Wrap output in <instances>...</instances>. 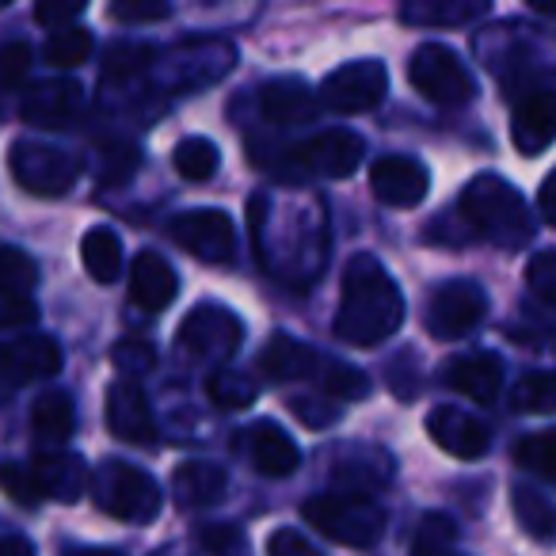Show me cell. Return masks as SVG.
I'll list each match as a JSON object with an SVG mask.
<instances>
[{
  "label": "cell",
  "instance_id": "cell-1",
  "mask_svg": "<svg viewBox=\"0 0 556 556\" xmlns=\"http://www.w3.org/2000/svg\"><path fill=\"white\" fill-rule=\"evenodd\" d=\"M404 325V294L374 255H351L343 267L336 336L351 348H378Z\"/></svg>",
  "mask_w": 556,
  "mask_h": 556
},
{
  "label": "cell",
  "instance_id": "cell-2",
  "mask_svg": "<svg viewBox=\"0 0 556 556\" xmlns=\"http://www.w3.org/2000/svg\"><path fill=\"white\" fill-rule=\"evenodd\" d=\"M462 214L472 222L477 237L492 240L500 248H522L530 244L533 237V222H530V210H526L522 194L507 184L503 176H472L462 191Z\"/></svg>",
  "mask_w": 556,
  "mask_h": 556
},
{
  "label": "cell",
  "instance_id": "cell-3",
  "mask_svg": "<svg viewBox=\"0 0 556 556\" xmlns=\"http://www.w3.org/2000/svg\"><path fill=\"white\" fill-rule=\"evenodd\" d=\"M302 515L317 533L348 548H374L386 533V510L370 495L340 492V488L305 500Z\"/></svg>",
  "mask_w": 556,
  "mask_h": 556
},
{
  "label": "cell",
  "instance_id": "cell-4",
  "mask_svg": "<svg viewBox=\"0 0 556 556\" xmlns=\"http://www.w3.org/2000/svg\"><path fill=\"white\" fill-rule=\"evenodd\" d=\"M88 492H92L96 507H100L103 515L118 518V522L146 526L161 515V488H156V480L149 477L146 469H138V465H130V462L108 457L100 469H92Z\"/></svg>",
  "mask_w": 556,
  "mask_h": 556
},
{
  "label": "cell",
  "instance_id": "cell-5",
  "mask_svg": "<svg viewBox=\"0 0 556 556\" xmlns=\"http://www.w3.org/2000/svg\"><path fill=\"white\" fill-rule=\"evenodd\" d=\"M408 80L424 100H431L434 108H462L477 96V80L465 70V62L442 42H427L412 54L408 62Z\"/></svg>",
  "mask_w": 556,
  "mask_h": 556
},
{
  "label": "cell",
  "instance_id": "cell-6",
  "mask_svg": "<svg viewBox=\"0 0 556 556\" xmlns=\"http://www.w3.org/2000/svg\"><path fill=\"white\" fill-rule=\"evenodd\" d=\"M9 168L12 179L39 199H62L80 179L77 156L58 146H47V141H16L9 153Z\"/></svg>",
  "mask_w": 556,
  "mask_h": 556
},
{
  "label": "cell",
  "instance_id": "cell-7",
  "mask_svg": "<svg viewBox=\"0 0 556 556\" xmlns=\"http://www.w3.org/2000/svg\"><path fill=\"white\" fill-rule=\"evenodd\" d=\"M366 156V141L355 130H320L302 146H290L282 153V164H294L305 176H328V179H348L358 172Z\"/></svg>",
  "mask_w": 556,
  "mask_h": 556
},
{
  "label": "cell",
  "instance_id": "cell-8",
  "mask_svg": "<svg viewBox=\"0 0 556 556\" xmlns=\"http://www.w3.org/2000/svg\"><path fill=\"white\" fill-rule=\"evenodd\" d=\"M389 92V70L374 58L363 62H348L336 73H328L320 85V103L336 115H363L374 111Z\"/></svg>",
  "mask_w": 556,
  "mask_h": 556
},
{
  "label": "cell",
  "instance_id": "cell-9",
  "mask_svg": "<svg viewBox=\"0 0 556 556\" xmlns=\"http://www.w3.org/2000/svg\"><path fill=\"white\" fill-rule=\"evenodd\" d=\"M488 313V294L469 282V278H457V282H442L439 290L427 302V332L434 340H462L472 328L484 320Z\"/></svg>",
  "mask_w": 556,
  "mask_h": 556
},
{
  "label": "cell",
  "instance_id": "cell-10",
  "mask_svg": "<svg viewBox=\"0 0 556 556\" xmlns=\"http://www.w3.org/2000/svg\"><path fill=\"white\" fill-rule=\"evenodd\" d=\"M232 62H237V54H232L229 42L191 39L164 58V73H168L172 92H194V88H206L214 80H222L232 70Z\"/></svg>",
  "mask_w": 556,
  "mask_h": 556
},
{
  "label": "cell",
  "instance_id": "cell-11",
  "mask_svg": "<svg viewBox=\"0 0 556 556\" xmlns=\"http://www.w3.org/2000/svg\"><path fill=\"white\" fill-rule=\"evenodd\" d=\"M240 336H244V328L225 305H194L184 317V325H179L176 340L187 355L222 363L240 348Z\"/></svg>",
  "mask_w": 556,
  "mask_h": 556
},
{
  "label": "cell",
  "instance_id": "cell-12",
  "mask_svg": "<svg viewBox=\"0 0 556 556\" xmlns=\"http://www.w3.org/2000/svg\"><path fill=\"white\" fill-rule=\"evenodd\" d=\"M172 240L202 263H229L237 252V229L225 210H187L172 217Z\"/></svg>",
  "mask_w": 556,
  "mask_h": 556
},
{
  "label": "cell",
  "instance_id": "cell-13",
  "mask_svg": "<svg viewBox=\"0 0 556 556\" xmlns=\"http://www.w3.org/2000/svg\"><path fill=\"white\" fill-rule=\"evenodd\" d=\"M370 187L386 206L412 210L427 199V191H431V172H427V164L416 161V156L389 153V156H378V161H374Z\"/></svg>",
  "mask_w": 556,
  "mask_h": 556
},
{
  "label": "cell",
  "instance_id": "cell-14",
  "mask_svg": "<svg viewBox=\"0 0 556 556\" xmlns=\"http://www.w3.org/2000/svg\"><path fill=\"white\" fill-rule=\"evenodd\" d=\"M80 108H85V88L70 77H54L27 88L20 115H24V123L39 126V130H62V126L77 123Z\"/></svg>",
  "mask_w": 556,
  "mask_h": 556
},
{
  "label": "cell",
  "instance_id": "cell-15",
  "mask_svg": "<svg viewBox=\"0 0 556 556\" xmlns=\"http://www.w3.org/2000/svg\"><path fill=\"white\" fill-rule=\"evenodd\" d=\"M427 434L434 439V446L446 450L457 462H480L488 454V446H492V431L472 412L450 408V404H442V408H434L427 416Z\"/></svg>",
  "mask_w": 556,
  "mask_h": 556
},
{
  "label": "cell",
  "instance_id": "cell-16",
  "mask_svg": "<svg viewBox=\"0 0 556 556\" xmlns=\"http://www.w3.org/2000/svg\"><path fill=\"white\" fill-rule=\"evenodd\" d=\"M31 477L39 484L42 500L54 503H77L88 492V484H92L85 457L73 454V450H47V454H39L31 462Z\"/></svg>",
  "mask_w": 556,
  "mask_h": 556
},
{
  "label": "cell",
  "instance_id": "cell-17",
  "mask_svg": "<svg viewBox=\"0 0 556 556\" xmlns=\"http://www.w3.org/2000/svg\"><path fill=\"white\" fill-rule=\"evenodd\" d=\"M108 427L115 439L134 442V446H149L156 439L153 408L138 381H115L108 389Z\"/></svg>",
  "mask_w": 556,
  "mask_h": 556
},
{
  "label": "cell",
  "instance_id": "cell-18",
  "mask_svg": "<svg viewBox=\"0 0 556 556\" xmlns=\"http://www.w3.org/2000/svg\"><path fill=\"white\" fill-rule=\"evenodd\" d=\"M510 141L522 156L545 153L556 141V88H538L515 108L510 118Z\"/></svg>",
  "mask_w": 556,
  "mask_h": 556
},
{
  "label": "cell",
  "instance_id": "cell-19",
  "mask_svg": "<svg viewBox=\"0 0 556 556\" xmlns=\"http://www.w3.org/2000/svg\"><path fill=\"white\" fill-rule=\"evenodd\" d=\"M0 363H4V374H9L12 386H27V381L54 378V374L62 370V348H58L50 336L27 332L4 343Z\"/></svg>",
  "mask_w": 556,
  "mask_h": 556
},
{
  "label": "cell",
  "instance_id": "cell-20",
  "mask_svg": "<svg viewBox=\"0 0 556 556\" xmlns=\"http://www.w3.org/2000/svg\"><path fill=\"white\" fill-rule=\"evenodd\" d=\"M260 111L275 126H305L317 118L320 100L313 88L298 77H275L260 88Z\"/></svg>",
  "mask_w": 556,
  "mask_h": 556
},
{
  "label": "cell",
  "instance_id": "cell-21",
  "mask_svg": "<svg viewBox=\"0 0 556 556\" xmlns=\"http://www.w3.org/2000/svg\"><path fill=\"white\" fill-rule=\"evenodd\" d=\"M179 294V275L156 252H141L130 263V298L149 313H164Z\"/></svg>",
  "mask_w": 556,
  "mask_h": 556
},
{
  "label": "cell",
  "instance_id": "cell-22",
  "mask_svg": "<svg viewBox=\"0 0 556 556\" xmlns=\"http://www.w3.org/2000/svg\"><path fill=\"white\" fill-rule=\"evenodd\" d=\"M442 381H446L450 389H457L462 396H469V401L492 404L503 389V363H500V355H488V351L450 358V363L442 366Z\"/></svg>",
  "mask_w": 556,
  "mask_h": 556
},
{
  "label": "cell",
  "instance_id": "cell-23",
  "mask_svg": "<svg viewBox=\"0 0 556 556\" xmlns=\"http://www.w3.org/2000/svg\"><path fill=\"white\" fill-rule=\"evenodd\" d=\"M332 477H336V484H340V492L370 495L389 484V477H393V457L378 446H351L332 462Z\"/></svg>",
  "mask_w": 556,
  "mask_h": 556
},
{
  "label": "cell",
  "instance_id": "cell-24",
  "mask_svg": "<svg viewBox=\"0 0 556 556\" xmlns=\"http://www.w3.org/2000/svg\"><path fill=\"white\" fill-rule=\"evenodd\" d=\"M248 454H252V465L263 472V477H290L302 465V450L290 439L282 427H275L270 419H260V424L248 427Z\"/></svg>",
  "mask_w": 556,
  "mask_h": 556
},
{
  "label": "cell",
  "instance_id": "cell-25",
  "mask_svg": "<svg viewBox=\"0 0 556 556\" xmlns=\"http://www.w3.org/2000/svg\"><path fill=\"white\" fill-rule=\"evenodd\" d=\"M492 12V0H401V20L408 27H469Z\"/></svg>",
  "mask_w": 556,
  "mask_h": 556
},
{
  "label": "cell",
  "instance_id": "cell-26",
  "mask_svg": "<svg viewBox=\"0 0 556 556\" xmlns=\"http://www.w3.org/2000/svg\"><path fill=\"white\" fill-rule=\"evenodd\" d=\"M320 366H325V355L309 348V343L294 340V336L278 332L267 340L260 355V370L275 381H298V378H317Z\"/></svg>",
  "mask_w": 556,
  "mask_h": 556
},
{
  "label": "cell",
  "instance_id": "cell-27",
  "mask_svg": "<svg viewBox=\"0 0 556 556\" xmlns=\"http://www.w3.org/2000/svg\"><path fill=\"white\" fill-rule=\"evenodd\" d=\"M225 488H229V477L214 462H184L172 472V492H176L179 507H210L222 500Z\"/></svg>",
  "mask_w": 556,
  "mask_h": 556
},
{
  "label": "cell",
  "instance_id": "cell-28",
  "mask_svg": "<svg viewBox=\"0 0 556 556\" xmlns=\"http://www.w3.org/2000/svg\"><path fill=\"white\" fill-rule=\"evenodd\" d=\"M80 263H85V270L100 287L118 282V275H123V240H118V232L108 229V225L88 229L80 237Z\"/></svg>",
  "mask_w": 556,
  "mask_h": 556
},
{
  "label": "cell",
  "instance_id": "cell-29",
  "mask_svg": "<svg viewBox=\"0 0 556 556\" xmlns=\"http://www.w3.org/2000/svg\"><path fill=\"white\" fill-rule=\"evenodd\" d=\"M77 427V408H73V396L62 389H47V393L35 396L31 404V431L42 442H65Z\"/></svg>",
  "mask_w": 556,
  "mask_h": 556
},
{
  "label": "cell",
  "instance_id": "cell-30",
  "mask_svg": "<svg viewBox=\"0 0 556 556\" xmlns=\"http://www.w3.org/2000/svg\"><path fill=\"white\" fill-rule=\"evenodd\" d=\"M510 507H515V518L533 541H553L556 533V503L545 500L538 488L518 484L510 492Z\"/></svg>",
  "mask_w": 556,
  "mask_h": 556
},
{
  "label": "cell",
  "instance_id": "cell-31",
  "mask_svg": "<svg viewBox=\"0 0 556 556\" xmlns=\"http://www.w3.org/2000/svg\"><path fill=\"white\" fill-rule=\"evenodd\" d=\"M156 65V50L149 42H115L103 58V85H118V80H134Z\"/></svg>",
  "mask_w": 556,
  "mask_h": 556
},
{
  "label": "cell",
  "instance_id": "cell-32",
  "mask_svg": "<svg viewBox=\"0 0 556 556\" xmlns=\"http://www.w3.org/2000/svg\"><path fill=\"white\" fill-rule=\"evenodd\" d=\"M172 164H176V172L187 184H206L222 168V153H217V146L210 138H184L176 146V153H172Z\"/></svg>",
  "mask_w": 556,
  "mask_h": 556
},
{
  "label": "cell",
  "instance_id": "cell-33",
  "mask_svg": "<svg viewBox=\"0 0 556 556\" xmlns=\"http://www.w3.org/2000/svg\"><path fill=\"white\" fill-rule=\"evenodd\" d=\"M92 58V35L85 27H58L42 47V62L54 70H77Z\"/></svg>",
  "mask_w": 556,
  "mask_h": 556
},
{
  "label": "cell",
  "instance_id": "cell-34",
  "mask_svg": "<svg viewBox=\"0 0 556 556\" xmlns=\"http://www.w3.org/2000/svg\"><path fill=\"white\" fill-rule=\"evenodd\" d=\"M518 412L526 416H553L556 412V370H538L518 378L515 393H510Z\"/></svg>",
  "mask_w": 556,
  "mask_h": 556
},
{
  "label": "cell",
  "instance_id": "cell-35",
  "mask_svg": "<svg viewBox=\"0 0 556 556\" xmlns=\"http://www.w3.org/2000/svg\"><path fill=\"white\" fill-rule=\"evenodd\" d=\"M317 381L328 396H336V401H363V396L370 393V378H366L358 366L340 363V358H325Z\"/></svg>",
  "mask_w": 556,
  "mask_h": 556
},
{
  "label": "cell",
  "instance_id": "cell-36",
  "mask_svg": "<svg viewBox=\"0 0 556 556\" xmlns=\"http://www.w3.org/2000/svg\"><path fill=\"white\" fill-rule=\"evenodd\" d=\"M206 396L217 404V408L240 412V408H252L255 396H260V386L237 370H217L214 378L206 381Z\"/></svg>",
  "mask_w": 556,
  "mask_h": 556
},
{
  "label": "cell",
  "instance_id": "cell-37",
  "mask_svg": "<svg viewBox=\"0 0 556 556\" xmlns=\"http://www.w3.org/2000/svg\"><path fill=\"white\" fill-rule=\"evenodd\" d=\"M515 462L522 465V469L538 472V477H545V480H553V484H556V427H548V431H533V434H526V439H518Z\"/></svg>",
  "mask_w": 556,
  "mask_h": 556
},
{
  "label": "cell",
  "instance_id": "cell-38",
  "mask_svg": "<svg viewBox=\"0 0 556 556\" xmlns=\"http://www.w3.org/2000/svg\"><path fill=\"white\" fill-rule=\"evenodd\" d=\"M199 545L206 548L210 556H252V545H248L244 530L232 522H210L199 530Z\"/></svg>",
  "mask_w": 556,
  "mask_h": 556
},
{
  "label": "cell",
  "instance_id": "cell-39",
  "mask_svg": "<svg viewBox=\"0 0 556 556\" xmlns=\"http://www.w3.org/2000/svg\"><path fill=\"white\" fill-rule=\"evenodd\" d=\"M111 363H115L126 378H141V374H149L156 366V351H153V343L141 340V336H126V340H118L115 351H111Z\"/></svg>",
  "mask_w": 556,
  "mask_h": 556
},
{
  "label": "cell",
  "instance_id": "cell-40",
  "mask_svg": "<svg viewBox=\"0 0 556 556\" xmlns=\"http://www.w3.org/2000/svg\"><path fill=\"white\" fill-rule=\"evenodd\" d=\"M0 278H4V290H24V294H31L35 282H39V267H35L31 255H24L20 248H4V252H0Z\"/></svg>",
  "mask_w": 556,
  "mask_h": 556
},
{
  "label": "cell",
  "instance_id": "cell-41",
  "mask_svg": "<svg viewBox=\"0 0 556 556\" xmlns=\"http://www.w3.org/2000/svg\"><path fill=\"white\" fill-rule=\"evenodd\" d=\"M454 538H457L454 518H446V515H427L424 522H419V530H416V541H412V556L450 548V545H454Z\"/></svg>",
  "mask_w": 556,
  "mask_h": 556
},
{
  "label": "cell",
  "instance_id": "cell-42",
  "mask_svg": "<svg viewBox=\"0 0 556 556\" xmlns=\"http://www.w3.org/2000/svg\"><path fill=\"white\" fill-rule=\"evenodd\" d=\"M526 287H530L541 302L556 309V248L553 252H538L526 263Z\"/></svg>",
  "mask_w": 556,
  "mask_h": 556
},
{
  "label": "cell",
  "instance_id": "cell-43",
  "mask_svg": "<svg viewBox=\"0 0 556 556\" xmlns=\"http://www.w3.org/2000/svg\"><path fill=\"white\" fill-rule=\"evenodd\" d=\"M336 396H294L290 401V408H294V416L302 419L305 427H313V431H320V427H328V424H336L340 419V408H336Z\"/></svg>",
  "mask_w": 556,
  "mask_h": 556
},
{
  "label": "cell",
  "instance_id": "cell-44",
  "mask_svg": "<svg viewBox=\"0 0 556 556\" xmlns=\"http://www.w3.org/2000/svg\"><path fill=\"white\" fill-rule=\"evenodd\" d=\"M108 12L123 24H156L168 16V0H111Z\"/></svg>",
  "mask_w": 556,
  "mask_h": 556
},
{
  "label": "cell",
  "instance_id": "cell-45",
  "mask_svg": "<svg viewBox=\"0 0 556 556\" xmlns=\"http://www.w3.org/2000/svg\"><path fill=\"white\" fill-rule=\"evenodd\" d=\"M85 9H88V0H39V4H35V24L58 31V27H70Z\"/></svg>",
  "mask_w": 556,
  "mask_h": 556
},
{
  "label": "cell",
  "instance_id": "cell-46",
  "mask_svg": "<svg viewBox=\"0 0 556 556\" xmlns=\"http://www.w3.org/2000/svg\"><path fill=\"white\" fill-rule=\"evenodd\" d=\"M0 317H4V328H31L35 317H39V305L24 290H4L0 294Z\"/></svg>",
  "mask_w": 556,
  "mask_h": 556
},
{
  "label": "cell",
  "instance_id": "cell-47",
  "mask_svg": "<svg viewBox=\"0 0 556 556\" xmlns=\"http://www.w3.org/2000/svg\"><path fill=\"white\" fill-rule=\"evenodd\" d=\"M27 73H31V47L27 42H9L4 47V58H0V80H4V88H20L27 80Z\"/></svg>",
  "mask_w": 556,
  "mask_h": 556
},
{
  "label": "cell",
  "instance_id": "cell-48",
  "mask_svg": "<svg viewBox=\"0 0 556 556\" xmlns=\"http://www.w3.org/2000/svg\"><path fill=\"white\" fill-rule=\"evenodd\" d=\"M4 488H9V495L20 503V507H39V503H42V492H39V484H35L31 469L4 465Z\"/></svg>",
  "mask_w": 556,
  "mask_h": 556
},
{
  "label": "cell",
  "instance_id": "cell-49",
  "mask_svg": "<svg viewBox=\"0 0 556 556\" xmlns=\"http://www.w3.org/2000/svg\"><path fill=\"white\" fill-rule=\"evenodd\" d=\"M267 556H320V553H317V545H313V541H305V533L282 526V530L270 533Z\"/></svg>",
  "mask_w": 556,
  "mask_h": 556
},
{
  "label": "cell",
  "instance_id": "cell-50",
  "mask_svg": "<svg viewBox=\"0 0 556 556\" xmlns=\"http://www.w3.org/2000/svg\"><path fill=\"white\" fill-rule=\"evenodd\" d=\"M138 161H141V153L134 146H115L108 153V161H103V184H123V179H130L134 172H138Z\"/></svg>",
  "mask_w": 556,
  "mask_h": 556
},
{
  "label": "cell",
  "instance_id": "cell-51",
  "mask_svg": "<svg viewBox=\"0 0 556 556\" xmlns=\"http://www.w3.org/2000/svg\"><path fill=\"white\" fill-rule=\"evenodd\" d=\"M538 206H541V214H545V222L556 229V168L545 176V184H541V191H538Z\"/></svg>",
  "mask_w": 556,
  "mask_h": 556
},
{
  "label": "cell",
  "instance_id": "cell-52",
  "mask_svg": "<svg viewBox=\"0 0 556 556\" xmlns=\"http://www.w3.org/2000/svg\"><path fill=\"white\" fill-rule=\"evenodd\" d=\"M0 556H35V545L24 538V533H4V541H0Z\"/></svg>",
  "mask_w": 556,
  "mask_h": 556
},
{
  "label": "cell",
  "instance_id": "cell-53",
  "mask_svg": "<svg viewBox=\"0 0 556 556\" xmlns=\"http://www.w3.org/2000/svg\"><path fill=\"white\" fill-rule=\"evenodd\" d=\"M65 556H123L118 548H70Z\"/></svg>",
  "mask_w": 556,
  "mask_h": 556
},
{
  "label": "cell",
  "instance_id": "cell-54",
  "mask_svg": "<svg viewBox=\"0 0 556 556\" xmlns=\"http://www.w3.org/2000/svg\"><path fill=\"white\" fill-rule=\"evenodd\" d=\"M533 12H541V16H556V0H526Z\"/></svg>",
  "mask_w": 556,
  "mask_h": 556
},
{
  "label": "cell",
  "instance_id": "cell-55",
  "mask_svg": "<svg viewBox=\"0 0 556 556\" xmlns=\"http://www.w3.org/2000/svg\"><path fill=\"white\" fill-rule=\"evenodd\" d=\"M419 556H462V553H454V545H450V548H439V553H419Z\"/></svg>",
  "mask_w": 556,
  "mask_h": 556
},
{
  "label": "cell",
  "instance_id": "cell-56",
  "mask_svg": "<svg viewBox=\"0 0 556 556\" xmlns=\"http://www.w3.org/2000/svg\"><path fill=\"white\" fill-rule=\"evenodd\" d=\"M4 4H12V0H4Z\"/></svg>",
  "mask_w": 556,
  "mask_h": 556
}]
</instances>
